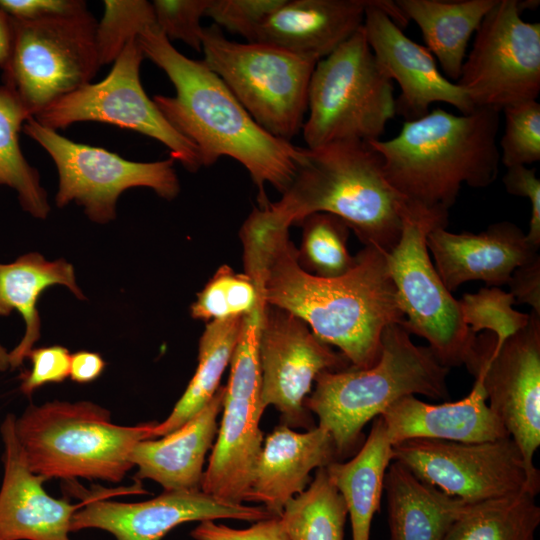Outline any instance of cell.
Wrapping results in <instances>:
<instances>
[{"label":"cell","mask_w":540,"mask_h":540,"mask_svg":"<svg viewBox=\"0 0 540 540\" xmlns=\"http://www.w3.org/2000/svg\"><path fill=\"white\" fill-rule=\"evenodd\" d=\"M240 238L245 273L259 283L265 304L302 319L318 339L336 346L352 367L376 363L384 329L405 320L386 252L364 246L348 272L324 278L300 266L289 228L265 225L252 211Z\"/></svg>","instance_id":"cell-1"},{"label":"cell","mask_w":540,"mask_h":540,"mask_svg":"<svg viewBox=\"0 0 540 540\" xmlns=\"http://www.w3.org/2000/svg\"><path fill=\"white\" fill-rule=\"evenodd\" d=\"M137 41L145 57L172 82L175 96L153 101L170 125L198 150L202 165L231 157L247 169L258 189L260 208L269 201L265 186L283 193L304 158V147L277 138L249 115L225 83L203 61L180 53L156 26Z\"/></svg>","instance_id":"cell-2"},{"label":"cell","mask_w":540,"mask_h":540,"mask_svg":"<svg viewBox=\"0 0 540 540\" xmlns=\"http://www.w3.org/2000/svg\"><path fill=\"white\" fill-rule=\"evenodd\" d=\"M499 124L496 109L456 115L437 108L405 121L397 136L369 143L409 206L448 215L464 184L485 188L496 179Z\"/></svg>","instance_id":"cell-3"},{"label":"cell","mask_w":540,"mask_h":540,"mask_svg":"<svg viewBox=\"0 0 540 540\" xmlns=\"http://www.w3.org/2000/svg\"><path fill=\"white\" fill-rule=\"evenodd\" d=\"M276 202L254 208L265 225H299L313 213L343 220L364 246L389 252L398 243L408 204L387 181L369 142L347 140L304 147L296 174Z\"/></svg>","instance_id":"cell-4"},{"label":"cell","mask_w":540,"mask_h":540,"mask_svg":"<svg viewBox=\"0 0 540 540\" xmlns=\"http://www.w3.org/2000/svg\"><path fill=\"white\" fill-rule=\"evenodd\" d=\"M449 369L428 346L416 345L402 324H391L374 365L321 372L304 406L317 415L318 427L331 435L343 458L359 446L364 426L396 400L416 394L447 398Z\"/></svg>","instance_id":"cell-5"},{"label":"cell","mask_w":540,"mask_h":540,"mask_svg":"<svg viewBox=\"0 0 540 540\" xmlns=\"http://www.w3.org/2000/svg\"><path fill=\"white\" fill-rule=\"evenodd\" d=\"M157 422L114 424L91 401L30 404L15 420V433L31 471L48 479L120 482L133 467L134 446L152 438Z\"/></svg>","instance_id":"cell-6"},{"label":"cell","mask_w":540,"mask_h":540,"mask_svg":"<svg viewBox=\"0 0 540 540\" xmlns=\"http://www.w3.org/2000/svg\"><path fill=\"white\" fill-rule=\"evenodd\" d=\"M302 133L307 148L379 140L396 115L393 81L375 58L363 26L319 60Z\"/></svg>","instance_id":"cell-7"},{"label":"cell","mask_w":540,"mask_h":540,"mask_svg":"<svg viewBox=\"0 0 540 540\" xmlns=\"http://www.w3.org/2000/svg\"><path fill=\"white\" fill-rule=\"evenodd\" d=\"M202 51L203 62L264 130L288 142L302 130L319 60L271 44L231 41L216 25L204 28Z\"/></svg>","instance_id":"cell-8"},{"label":"cell","mask_w":540,"mask_h":540,"mask_svg":"<svg viewBox=\"0 0 540 540\" xmlns=\"http://www.w3.org/2000/svg\"><path fill=\"white\" fill-rule=\"evenodd\" d=\"M448 215L408 205L398 243L386 260L404 314L402 326L424 338L446 367L464 365L476 334L464 323L458 300L432 263L427 235L446 228Z\"/></svg>","instance_id":"cell-9"},{"label":"cell","mask_w":540,"mask_h":540,"mask_svg":"<svg viewBox=\"0 0 540 540\" xmlns=\"http://www.w3.org/2000/svg\"><path fill=\"white\" fill-rule=\"evenodd\" d=\"M97 23L88 9L37 20L11 18L12 41L2 83L32 117L94 78L101 67Z\"/></svg>","instance_id":"cell-10"},{"label":"cell","mask_w":540,"mask_h":540,"mask_svg":"<svg viewBox=\"0 0 540 540\" xmlns=\"http://www.w3.org/2000/svg\"><path fill=\"white\" fill-rule=\"evenodd\" d=\"M22 130L55 163L59 179L56 205L75 202L93 222L114 220L117 200L130 188L147 187L166 200L174 199L180 191L171 157L155 162L130 161L104 148L76 143L33 117Z\"/></svg>","instance_id":"cell-11"},{"label":"cell","mask_w":540,"mask_h":540,"mask_svg":"<svg viewBox=\"0 0 540 540\" xmlns=\"http://www.w3.org/2000/svg\"><path fill=\"white\" fill-rule=\"evenodd\" d=\"M264 303L243 316L230 361L223 414L201 490L219 499L243 503L262 449L258 330Z\"/></svg>","instance_id":"cell-12"},{"label":"cell","mask_w":540,"mask_h":540,"mask_svg":"<svg viewBox=\"0 0 540 540\" xmlns=\"http://www.w3.org/2000/svg\"><path fill=\"white\" fill-rule=\"evenodd\" d=\"M144 57L137 38L130 40L102 81L57 99L33 118L56 131L83 121L130 129L162 143L188 171H198L203 165L197 148L170 125L142 86Z\"/></svg>","instance_id":"cell-13"},{"label":"cell","mask_w":540,"mask_h":540,"mask_svg":"<svg viewBox=\"0 0 540 540\" xmlns=\"http://www.w3.org/2000/svg\"><path fill=\"white\" fill-rule=\"evenodd\" d=\"M518 0H497L474 34L457 81L475 108L536 100L540 92V23L521 18Z\"/></svg>","instance_id":"cell-14"},{"label":"cell","mask_w":540,"mask_h":540,"mask_svg":"<svg viewBox=\"0 0 540 540\" xmlns=\"http://www.w3.org/2000/svg\"><path fill=\"white\" fill-rule=\"evenodd\" d=\"M464 365L481 382L489 408L540 482L534 465L540 446V316L531 311L528 325L501 344L490 332L476 335Z\"/></svg>","instance_id":"cell-15"},{"label":"cell","mask_w":540,"mask_h":540,"mask_svg":"<svg viewBox=\"0 0 540 540\" xmlns=\"http://www.w3.org/2000/svg\"><path fill=\"white\" fill-rule=\"evenodd\" d=\"M392 461L468 504L523 491L537 495L540 489L511 437L473 443L409 439L392 445Z\"/></svg>","instance_id":"cell-16"},{"label":"cell","mask_w":540,"mask_h":540,"mask_svg":"<svg viewBox=\"0 0 540 540\" xmlns=\"http://www.w3.org/2000/svg\"><path fill=\"white\" fill-rule=\"evenodd\" d=\"M257 344L262 409L274 406L288 427H316L304 406L312 384L323 371L350 367L349 361L318 339L302 319L267 304L261 312Z\"/></svg>","instance_id":"cell-17"},{"label":"cell","mask_w":540,"mask_h":540,"mask_svg":"<svg viewBox=\"0 0 540 540\" xmlns=\"http://www.w3.org/2000/svg\"><path fill=\"white\" fill-rule=\"evenodd\" d=\"M408 22L390 0H370L363 22L375 58L401 89L395 99L396 114L405 121L415 120L436 102L449 104L461 114L473 112L476 108L466 92L442 75L432 53L403 33Z\"/></svg>","instance_id":"cell-18"},{"label":"cell","mask_w":540,"mask_h":540,"mask_svg":"<svg viewBox=\"0 0 540 540\" xmlns=\"http://www.w3.org/2000/svg\"><path fill=\"white\" fill-rule=\"evenodd\" d=\"M108 492L83 496L71 532L101 529L116 540H162L182 523L217 519L257 522L272 517L264 506L237 504L199 490L165 491L142 502L107 500Z\"/></svg>","instance_id":"cell-19"},{"label":"cell","mask_w":540,"mask_h":540,"mask_svg":"<svg viewBox=\"0 0 540 540\" xmlns=\"http://www.w3.org/2000/svg\"><path fill=\"white\" fill-rule=\"evenodd\" d=\"M15 420L14 414H7L0 426V540H71V520L83 502L72 504L46 492V479L28 466L15 433Z\"/></svg>","instance_id":"cell-20"},{"label":"cell","mask_w":540,"mask_h":540,"mask_svg":"<svg viewBox=\"0 0 540 540\" xmlns=\"http://www.w3.org/2000/svg\"><path fill=\"white\" fill-rule=\"evenodd\" d=\"M427 248L450 292L476 280L488 287L507 285L516 268L539 257V248L510 221L495 222L479 233L436 228L427 235Z\"/></svg>","instance_id":"cell-21"},{"label":"cell","mask_w":540,"mask_h":540,"mask_svg":"<svg viewBox=\"0 0 540 540\" xmlns=\"http://www.w3.org/2000/svg\"><path fill=\"white\" fill-rule=\"evenodd\" d=\"M337 458L326 430L316 426L296 432L280 424L265 439L246 502H261L272 516H280L287 502L308 487L311 471Z\"/></svg>","instance_id":"cell-22"},{"label":"cell","mask_w":540,"mask_h":540,"mask_svg":"<svg viewBox=\"0 0 540 540\" xmlns=\"http://www.w3.org/2000/svg\"><path fill=\"white\" fill-rule=\"evenodd\" d=\"M379 416L392 445L414 438L473 443L510 437L489 408L478 380L470 393L458 401L430 404L408 395Z\"/></svg>","instance_id":"cell-23"},{"label":"cell","mask_w":540,"mask_h":540,"mask_svg":"<svg viewBox=\"0 0 540 540\" xmlns=\"http://www.w3.org/2000/svg\"><path fill=\"white\" fill-rule=\"evenodd\" d=\"M370 0H285L255 41L321 60L363 26Z\"/></svg>","instance_id":"cell-24"},{"label":"cell","mask_w":540,"mask_h":540,"mask_svg":"<svg viewBox=\"0 0 540 540\" xmlns=\"http://www.w3.org/2000/svg\"><path fill=\"white\" fill-rule=\"evenodd\" d=\"M224 395L225 386H220L210 402L180 428L161 439L138 442L129 458L137 467L136 478L153 480L165 491L201 489L203 466L218 432Z\"/></svg>","instance_id":"cell-25"},{"label":"cell","mask_w":540,"mask_h":540,"mask_svg":"<svg viewBox=\"0 0 540 540\" xmlns=\"http://www.w3.org/2000/svg\"><path fill=\"white\" fill-rule=\"evenodd\" d=\"M390 540H444L467 503L430 485L397 461L385 473Z\"/></svg>","instance_id":"cell-26"},{"label":"cell","mask_w":540,"mask_h":540,"mask_svg":"<svg viewBox=\"0 0 540 540\" xmlns=\"http://www.w3.org/2000/svg\"><path fill=\"white\" fill-rule=\"evenodd\" d=\"M67 287L78 299L85 296L78 287L73 266L64 259L46 260L37 252L26 253L8 264L0 263V316L18 311L25 322L19 344L9 352V367L19 368L40 338L37 308L40 295L49 287Z\"/></svg>","instance_id":"cell-27"},{"label":"cell","mask_w":540,"mask_h":540,"mask_svg":"<svg viewBox=\"0 0 540 540\" xmlns=\"http://www.w3.org/2000/svg\"><path fill=\"white\" fill-rule=\"evenodd\" d=\"M497 0H397L405 18L420 28L426 48L447 79L458 81L468 43Z\"/></svg>","instance_id":"cell-28"},{"label":"cell","mask_w":540,"mask_h":540,"mask_svg":"<svg viewBox=\"0 0 540 540\" xmlns=\"http://www.w3.org/2000/svg\"><path fill=\"white\" fill-rule=\"evenodd\" d=\"M391 462L392 443L382 417L377 416L367 439L352 459L334 461L325 467L345 502L352 540L370 539L371 522L380 509L384 477Z\"/></svg>","instance_id":"cell-29"},{"label":"cell","mask_w":540,"mask_h":540,"mask_svg":"<svg viewBox=\"0 0 540 540\" xmlns=\"http://www.w3.org/2000/svg\"><path fill=\"white\" fill-rule=\"evenodd\" d=\"M243 316L213 320L206 324L199 340L196 371L169 416L153 428L152 438L177 430L213 398L237 345Z\"/></svg>","instance_id":"cell-30"},{"label":"cell","mask_w":540,"mask_h":540,"mask_svg":"<svg viewBox=\"0 0 540 540\" xmlns=\"http://www.w3.org/2000/svg\"><path fill=\"white\" fill-rule=\"evenodd\" d=\"M535 494H516L466 504L444 540H535L540 507Z\"/></svg>","instance_id":"cell-31"},{"label":"cell","mask_w":540,"mask_h":540,"mask_svg":"<svg viewBox=\"0 0 540 540\" xmlns=\"http://www.w3.org/2000/svg\"><path fill=\"white\" fill-rule=\"evenodd\" d=\"M31 114L14 91L0 85V186L14 189L22 209L38 219L50 212L47 193L36 168L22 153L19 134Z\"/></svg>","instance_id":"cell-32"},{"label":"cell","mask_w":540,"mask_h":540,"mask_svg":"<svg viewBox=\"0 0 540 540\" xmlns=\"http://www.w3.org/2000/svg\"><path fill=\"white\" fill-rule=\"evenodd\" d=\"M345 502L326 469H316L308 487L290 499L280 518L290 540H344Z\"/></svg>","instance_id":"cell-33"},{"label":"cell","mask_w":540,"mask_h":540,"mask_svg":"<svg viewBox=\"0 0 540 540\" xmlns=\"http://www.w3.org/2000/svg\"><path fill=\"white\" fill-rule=\"evenodd\" d=\"M298 262L307 272L324 278L338 277L355 263L347 248L350 228L335 215L319 212L305 217Z\"/></svg>","instance_id":"cell-34"},{"label":"cell","mask_w":540,"mask_h":540,"mask_svg":"<svg viewBox=\"0 0 540 540\" xmlns=\"http://www.w3.org/2000/svg\"><path fill=\"white\" fill-rule=\"evenodd\" d=\"M260 303H265L259 283L244 273H236L230 266H220L197 293L191 304L194 319L210 322L233 316L247 315Z\"/></svg>","instance_id":"cell-35"},{"label":"cell","mask_w":540,"mask_h":540,"mask_svg":"<svg viewBox=\"0 0 540 540\" xmlns=\"http://www.w3.org/2000/svg\"><path fill=\"white\" fill-rule=\"evenodd\" d=\"M462 319L474 334L490 332L497 344L525 328L530 313L513 308L515 299L499 287H484L476 293H465L458 300Z\"/></svg>","instance_id":"cell-36"},{"label":"cell","mask_w":540,"mask_h":540,"mask_svg":"<svg viewBox=\"0 0 540 540\" xmlns=\"http://www.w3.org/2000/svg\"><path fill=\"white\" fill-rule=\"evenodd\" d=\"M97 23L96 42L101 66L114 62L127 43L146 27L156 26L152 3L145 0H105Z\"/></svg>","instance_id":"cell-37"},{"label":"cell","mask_w":540,"mask_h":540,"mask_svg":"<svg viewBox=\"0 0 540 540\" xmlns=\"http://www.w3.org/2000/svg\"><path fill=\"white\" fill-rule=\"evenodd\" d=\"M500 161L507 167L527 166L540 160V104L524 101L505 107Z\"/></svg>","instance_id":"cell-38"},{"label":"cell","mask_w":540,"mask_h":540,"mask_svg":"<svg viewBox=\"0 0 540 540\" xmlns=\"http://www.w3.org/2000/svg\"><path fill=\"white\" fill-rule=\"evenodd\" d=\"M211 0H154L156 27L171 42L180 40L196 51H202L205 16Z\"/></svg>","instance_id":"cell-39"},{"label":"cell","mask_w":540,"mask_h":540,"mask_svg":"<svg viewBox=\"0 0 540 540\" xmlns=\"http://www.w3.org/2000/svg\"><path fill=\"white\" fill-rule=\"evenodd\" d=\"M285 0H211L205 16L217 27L254 42L263 23Z\"/></svg>","instance_id":"cell-40"},{"label":"cell","mask_w":540,"mask_h":540,"mask_svg":"<svg viewBox=\"0 0 540 540\" xmlns=\"http://www.w3.org/2000/svg\"><path fill=\"white\" fill-rule=\"evenodd\" d=\"M26 358L31 361V369L21 375L20 385L26 396L44 385L62 383L69 376L71 354L64 346L33 348Z\"/></svg>","instance_id":"cell-41"},{"label":"cell","mask_w":540,"mask_h":540,"mask_svg":"<svg viewBox=\"0 0 540 540\" xmlns=\"http://www.w3.org/2000/svg\"><path fill=\"white\" fill-rule=\"evenodd\" d=\"M191 536L195 540H290L280 516L254 522L246 529L202 521L191 531Z\"/></svg>","instance_id":"cell-42"},{"label":"cell","mask_w":540,"mask_h":540,"mask_svg":"<svg viewBox=\"0 0 540 540\" xmlns=\"http://www.w3.org/2000/svg\"><path fill=\"white\" fill-rule=\"evenodd\" d=\"M506 191L514 196L527 198L531 203V218L526 234L528 241L540 247V180L535 168L513 166L507 168L503 177Z\"/></svg>","instance_id":"cell-43"},{"label":"cell","mask_w":540,"mask_h":540,"mask_svg":"<svg viewBox=\"0 0 540 540\" xmlns=\"http://www.w3.org/2000/svg\"><path fill=\"white\" fill-rule=\"evenodd\" d=\"M0 9L20 20L71 15L87 9L83 0H0Z\"/></svg>","instance_id":"cell-44"},{"label":"cell","mask_w":540,"mask_h":540,"mask_svg":"<svg viewBox=\"0 0 540 540\" xmlns=\"http://www.w3.org/2000/svg\"><path fill=\"white\" fill-rule=\"evenodd\" d=\"M507 285L515 304H527L540 316V256L516 268Z\"/></svg>","instance_id":"cell-45"},{"label":"cell","mask_w":540,"mask_h":540,"mask_svg":"<svg viewBox=\"0 0 540 540\" xmlns=\"http://www.w3.org/2000/svg\"><path fill=\"white\" fill-rule=\"evenodd\" d=\"M105 367L99 353L81 350L71 354L69 376L76 383L87 384L98 379Z\"/></svg>","instance_id":"cell-46"},{"label":"cell","mask_w":540,"mask_h":540,"mask_svg":"<svg viewBox=\"0 0 540 540\" xmlns=\"http://www.w3.org/2000/svg\"><path fill=\"white\" fill-rule=\"evenodd\" d=\"M12 41L11 18L0 9V69L3 70L10 54Z\"/></svg>","instance_id":"cell-47"},{"label":"cell","mask_w":540,"mask_h":540,"mask_svg":"<svg viewBox=\"0 0 540 540\" xmlns=\"http://www.w3.org/2000/svg\"><path fill=\"white\" fill-rule=\"evenodd\" d=\"M9 368V353L0 344V371H6Z\"/></svg>","instance_id":"cell-48"}]
</instances>
